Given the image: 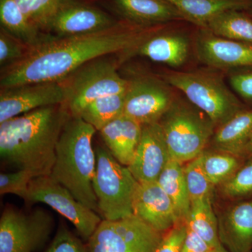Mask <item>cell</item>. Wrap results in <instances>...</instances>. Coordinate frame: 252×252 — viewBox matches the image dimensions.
<instances>
[{
	"instance_id": "1",
	"label": "cell",
	"mask_w": 252,
	"mask_h": 252,
	"mask_svg": "<svg viewBox=\"0 0 252 252\" xmlns=\"http://www.w3.org/2000/svg\"><path fill=\"white\" fill-rule=\"evenodd\" d=\"M165 24L142 28L125 21L104 31L54 37L32 49L21 61L0 73V89L26 83L61 81L91 60L127 54L131 59L139 46Z\"/></svg>"
},
{
	"instance_id": "2",
	"label": "cell",
	"mask_w": 252,
	"mask_h": 252,
	"mask_svg": "<svg viewBox=\"0 0 252 252\" xmlns=\"http://www.w3.org/2000/svg\"><path fill=\"white\" fill-rule=\"evenodd\" d=\"M71 117L65 104H61L34 109L1 123V160L31 172L34 177L49 176L60 136Z\"/></svg>"
},
{
	"instance_id": "3",
	"label": "cell",
	"mask_w": 252,
	"mask_h": 252,
	"mask_svg": "<svg viewBox=\"0 0 252 252\" xmlns=\"http://www.w3.org/2000/svg\"><path fill=\"white\" fill-rule=\"evenodd\" d=\"M96 131L81 118L71 117L60 136L56 161L49 176L80 203L98 213L93 187L96 157L92 141Z\"/></svg>"
},
{
	"instance_id": "4",
	"label": "cell",
	"mask_w": 252,
	"mask_h": 252,
	"mask_svg": "<svg viewBox=\"0 0 252 252\" xmlns=\"http://www.w3.org/2000/svg\"><path fill=\"white\" fill-rule=\"evenodd\" d=\"M158 73L205 112L217 127L248 108L227 85L226 74L220 69L205 66L189 71L163 69Z\"/></svg>"
},
{
	"instance_id": "5",
	"label": "cell",
	"mask_w": 252,
	"mask_h": 252,
	"mask_svg": "<svg viewBox=\"0 0 252 252\" xmlns=\"http://www.w3.org/2000/svg\"><path fill=\"white\" fill-rule=\"evenodd\" d=\"M158 124L166 140L170 159L185 164L208 147L217 127L210 117L182 94H177Z\"/></svg>"
},
{
	"instance_id": "6",
	"label": "cell",
	"mask_w": 252,
	"mask_h": 252,
	"mask_svg": "<svg viewBox=\"0 0 252 252\" xmlns=\"http://www.w3.org/2000/svg\"><path fill=\"white\" fill-rule=\"evenodd\" d=\"M127 54H110L89 61L61 80L66 107L73 117H79L86 105L108 94H124L126 81L120 67Z\"/></svg>"
},
{
	"instance_id": "7",
	"label": "cell",
	"mask_w": 252,
	"mask_h": 252,
	"mask_svg": "<svg viewBox=\"0 0 252 252\" xmlns=\"http://www.w3.org/2000/svg\"><path fill=\"white\" fill-rule=\"evenodd\" d=\"M126 81L124 114L140 125L156 124L171 107L177 90L158 73L126 61L120 67Z\"/></svg>"
},
{
	"instance_id": "8",
	"label": "cell",
	"mask_w": 252,
	"mask_h": 252,
	"mask_svg": "<svg viewBox=\"0 0 252 252\" xmlns=\"http://www.w3.org/2000/svg\"><path fill=\"white\" fill-rule=\"evenodd\" d=\"M93 187L103 220H116L134 216L133 200L139 182L128 167L118 161L107 147L97 145Z\"/></svg>"
},
{
	"instance_id": "9",
	"label": "cell",
	"mask_w": 252,
	"mask_h": 252,
	"mask_svg": "<svg viewBox=\"0 0 252 252\" xmlns=\"http://www.w3.org/2000/svg\"><path fill=\"white\" fill-rule=\"evenodd\" d=\"M163 233L132 216L102 220L87 241V252H155Z\"/></svg>"
},
{
	"instance_id": "10",
	"label": "cell",
	"mask_w": 252,
	"mask_h": 252,
	"mask_svg": "<svg viewBox=\"0 0 252 252\" xmlns=\"http://www.w3.org/2000/svg\"><path fill=\"white\" fill-rule=\"evenodd\" d=\"M54 222L42 209L25 213L5 207L0 218V252H36L47 241Z\"/></svg>"
},
{
	"instance_id": "11",
	"label": "cell",
	"mask_w": 252,
	"mask_h": 252,
	"mask_svg": "<svg viewBox=\"0 0 252 252\" xmlns=\"http://www.w3.org/2000/svg\"><path fill=\"white\" fill-rule=\"evenodd\" d=\"M24 200L51 207L69 220L86 241L102 220L97 212L80 203L67 189L50 176L33 178Z\"/></svg>"
},
{
	"instance_id": "12",
	"label": "cell",
	"mask_w": 252,
	"mask_h": 252,
	"mask_svg": "<svg viewBox=\"0 0 252 252\" xmlns=\"http://www.w3.org/2000/svg\"><path fill=\"white\" fill-rule=\"evenodd\" d=\"M119 21L97 0H64L45 32L54 37L81 35L104 31Z\"/></svg>"
},
{
	"instance_id": "13",
	"label": "cell",
	"mask_w": 252,
	"mask_h": 252,
	"mask_svg": "<svg viewBox=\"0 0 252 252\" xmlns=\"http://www.w3.org/2000/svg\"><path fill=\"white\" fill-rule=\"evenodd\" d=\"M188 23L177 21L164 25L134 51L132 58L142 56L175 70L183 67L193 56L195 58V30L190 34L184 28Z\"/></svg>"
},
{
	"instance_id": "14",
	"label": "cell",
	"mask_w": 252,
	"mask_h": 252,
	"mask_svg": "<svg viewBox=\"0 0 252 252\" xmlns=\"http://www.w3.org/2000/svg\"><path fill=\"white\" fill-rule=\"evenodd\" d=\"M194 51L199 62L225 73L252 68V44L220 37L207 28H195Z\"/></svg>"
},
{
	"instance_id": "15",
	"label": "cell",
	"mask_w": 252,
	"mask_h": 252,
	"mask_svg": "<svg viewBox=\"0 0 252 252\" xmlns=\"http://www.w3.org/2000/svg\"><path fill=\"white\" fill-rule=\"evenodd\" d=\"M61 81L26 83L0 89V124L47 106L65 103Z\"/></svg>"
},
{
	"instance_id": "16",
	"label": "cell",
	"mask_w": 252,
	"mask_h": 252,
	"mask_svg": "<svg viewBox=\"0 0 252 252\" xmlns=\"http://www.w3.org/2000/svg\"><path fill=\"white\" fill-rule=\"evenodd\" d=\"M97 2L119 21L142 28L187 21L167 0H97Z\"/></svg>"
},
{
	"instance_id": "17",
	"label": "cell",
	"mask_w": 252,
	"mask_h": 252,
	"mask_svg": "<svg viewBox=\"0 0 252 252\" xmlns=\"http://www.w3.org/2000/svg\"><path fill=\"white\" fill-rule=\"evenodd\" d=\"M170 159L161 126H142L140 143L128 168L139 183L157 182Z\"/></svg>"
},
{
	"instance_id": "18",
	"label": "cell",
	"mask_w": 252,
	"mask_h": 252,
	"mask_svg": "<svg viewBox=\"0 0 252 252\" xmlns=\"http://www.w3.org/2000/svg\"><path fill=\"white\" fill-rule=\"evenodd\" d=\"M133 215L162 233L181 221L171 199L158 182L138 184L134 195Z\"/></svg>"
},
{
	"instance_id": "19",
	"label": "cell",
	"mask_w": 252,
	"mask_h": 252,
	"mask_svg": "<svg viewBox=\"0 0 252 252\" xmlns=\"http://www.w3.org/2000/svg\"><path fill=\"white\" fill-rule=\"evenodd\" d=\"M235 202L218 217L220 241L229 252H251L252 197Z\"/></svg>"
},
{
	"instance_id": "20",
	"label": "cell",
	"mask_w": 252,
	"mask_h": 252,
	"mask_svg": "<svg viewBox=\"0 0 252 252\" xmlns=\"http://www.w3.org/2000/svg\"><path fill=\"white\" fill-rule=\"evenodd\" d=\"M142 126L122 114L99 131L104 145L113 157L128 167L140 143Z\"/></svg>"
},
{
	"instance_id": "21",
	"label": "cell",
	"mask_w": 252,
	"mask_h": 252,
	"mask_svg": "<svg viewBox=\"0 0 252 252\" xmlns=\"http://www.w3.org/2000/svg\"><path fill=\"white\" fill-rule=\"evenodd\" d=\"M252 136V108L248 107L217 127L207 147L244 158Z\"/></svg>"
},
{
	"instance_id": "22",
	"label": "cell",
	"mask_w": 252,
	"mask_h": 252,
	"mask_svg": "<svg viewBox=\"0 0 252 252\" xmlns=\"http://www.w3.org/2000/svg\"><path fill=\"white\" fill-rule=\"evenodd\" d=\"M197 28L206 27L215 16L228 10L248 11L252 0H167Z\"/></svg>"
},
{
	"instance_id": "23",
	"label": "cell",
	"mask_w": 252,
	"mask_h": 252,
	"mask_svg": "<svg viewBox=\"0 0 252 252\" xmlns=\"http://www.w3.org/2000/svg\"><path fill=\"white\" fill-rule=\"evenodd\" d=\"M1 28L18 38L31 49L53 37L43 32L28 19L16 0H0Z\"/></svg>"
},
{
	"instance_id": "24",
	"label": "cell",
	"mask_w": 252,
	"mask_h": 252,
	"mask_svg": "<svg viewBox=\"0 0 252 252\" xmlns=\"http://www.w3.org/2000/svg\"><path fill=\"white\" fill-rule=\"evenodd\" d=\"M157 182L171 199L179 220L185 221L191 200L186 182L184 164L170 159Z\"/></svg>"
},
{
	"instance_id": "25",
	"label": "cell",
	"mask_w": 252,
	"mask_h": 252,
	"mask_svg": "<svg viewBox=\"0 0 252 252\" xmlns=\"http://www.w3.org/2000/svg\"><path fill=\"white\" fill-rule=\"evenodd\" d=\"M205 28L220 37L252 44V18L246 11H223L210 19Z\"/></svg>"
},
{
	"instance_id": "26",
	"label": "cell",
	"mask_w": 252,
	"mask_h": 252,
	"mask_svg": "<svg viewBox=\"0 0 252 252\" xmlns=\"http://www.w3.org/2000/svg\"><path fill=\"white\" fill-rule=\"evenodd\" d=\"M212 203L213 200L206 198L191 201L185 222L189 228L212 248H217L222 244L219 234L218 217Z\"/></svg>"
},
{
	"instance_id": "27",
	"label": "cell",
	"mask_w": 252,
	"mask_h": 252,
	"mask_svg": "<svg viewBox=\"0 0 252 252\" xmlns=\"http://www.w3.org/2000/svg\"><path fill=\"white\" fill-rule=\"evenodd\" d=\"M200 157L204 171L216 189L229 180L247 160L245 158L208 147Z\"/></svg>"
},
{
	"instance_id": "28",
	"label": "cell",
	"mask_w": 252,
	"mask_h": 252,
	"mask_svg": "<svg viewBox=\"0 0 252 252\" xmlns=\"http://www.w3.org/2000/svg\"><path fill=\"white\" fill-rule=\"evenodd\" d=\"M125 94H118L102 96L86 105L79 117L97 131L124 114Z\"/></svg>"
},
{
	"instance_id": "29",
	"label": "cell",
	"mask_w": 252,
	"mask_h": 252,
	"mask_svg": "<svg viewBox=\"0 0 252 252\" xmlns=\"http://www.w3.org/2000/svg\"><path fill=\"white\" fill-rule=\"evenodd\" d=\"M220 196L230 201H239L252 197V157L249 158L235 175L217 187Z\"/></svg>"
},
{
	"instance_id": "30",
	"label": "cell",
	"mask_w": 252,
	"mask_h": 252,
	"mask_svg": "<svg viewBox=\"0 0 252 252\" xmlns=\"http://www.w3.org/2000/svg\"><path fill=\"white\" fill-rule=\"evenodd\" d=\"M184 170L190 200L205 198L213 200L216 187L204 171L200 156L184 164Z\"/></svg>"
},
{
	"instance_id": "31",
	"label": "cell",
	"mask_w": 252,
	"mask_h": 252,
	"mask_svg": "<svg viewBox=\"0 0 252 252\" xmlns=\"http://www.w3.org/2000/svg\"><path fill=\"white\" fill-rule=\"evenodd\" d=\"M64 0H16L19 7L38 29L46 33L48 25Z\"/></svg>"
},
{
	"instance_id": "32",
	"label": "cell",
	"mask_w": 252,
	"mask_h": 252,
	"mask_svg": "<svg viewBox=\"0 0 252 252\" xmlns=\"http://www.w3.org/2000/svg\"><path fill=\"white\" fill-rule=\"evenodd\" d=\"M31 48L0 27V68L4 69L26 58Z\"/></svg>"
},
{
	"instance_id": "33",
	"label": "cell",
	"mask_w": 252,
	"mask_h": 252,
	"mask_svg": "<svg viewBox=\"0 0 252 252\" xmlns=\"http://www.w3.org/2000/svg\"><path fill=\"white\" fill-rule=\"evenodd\" d=\"M34 175L27 170H18L0 175V194H14L25 200Z\"/></svg>"
},
{
	"instance_id": "34",
	"label": "cell",
	"mask_w": 252,
	"mask_h": 252,
	"mask_svg": "<svg viewBox=\"0 0 252 252\" xmlns=\"http://www.w3.org/2000/svg\"><path fill=\"white\" fill-rule=\"evenodd\" d=\"M225 74L235 94L245 103L252 105V68L235 69Z\"/></svg>"
},
{
	"instance_id": "35",
	"label": "cell",
	"mask_w": 252,
	"mask_h": 252,
	"mask_svg": "<svg viewBox=\"0 0 252 252\" xmlns=\"http://www.w3.org/2000/svg\"><path fill=\"white\" fill-rule=\"evenodd\" d=\"M44 252H87V248L80 239L66 227L62 226Z\"/></svg>"
},
{
	"instance_id": "36",
	"label": "cell",
	"mask_w": 252,
	"mask_h": 252,
	"mask_svg": "<svg viewBox=\"0 0 252 252\" xmlns=\"http://www.w3.org/2000/svg\"><path fill=\"white\" fill-rule=\"evenodd\" d=\"M185 221H180L162 234L155 252H181L187 235Z\"/></svg>"
},
{
	"instance_id": "37",
	"label": "cell",
	"mask_w": 252,
	"mask_h": 252,
	"mask_svg": "<svg viewBox=\"0 0 252 252\" xmlns=\"http://www.w3.org/2000/svg\"><path fill=\"white\" fill-rule=\"evenodd\" d=\"M215 249L187 227V235L181 252H212Z\"/></svg>"
},
{
	"instance_id": "38",
	"label": "cell",
	"mask_w": 252,
	"mask_h": 252,
	"mask_svg": "<svg viewBox=\"0 0 252 252\" xmlns=\"http://www.w3.org/2000/svg\"><path fill=\"white\" fill-rule=\"evenodd\" d=\"M251 157H252V136L248 146H247L246 149H245V154H244L245 158L248 159Z\"/></svg>"
},
{
	"instance_id": "39",
	"label": "cell",
	"mask_w": 252,
	"mask_h": 252,
	"mask_svg": "<svg viewBox=\"0 0 252 252\" xmlns=\"http://www.w3.org/2000/svg\"><path fill=\"white\" fill-rule=\"evenodd\" d=\"M212 252H229L223 245H220L219 248H215Z\"/></svg>"
},
{
	"instance_id": "40",
	"label": "cell",
	"mask_w": 252,
	"mask_h": 252,
	"mask_svg": "<svg viewBox=\"0 0 252 252\" xmlns=\"http://www.w3.org/2000/svg\"><path fill=\"white\" fill-rule=\"evenodd\" d=\"M246 12L248 13V14L252 18V8L248 10V11H246Z\"/></svg>"
}]
</instances>
